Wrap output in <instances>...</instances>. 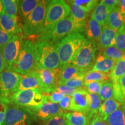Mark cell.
I'll list each match as a JSON object with an SVG mask.
<instances>
[{"instance_id": "cell-38", "label": "cell", "mask_w": 125, "mask_h": 125, "mask_svg": "<svg viewBox=\"0 0 125 125\" xmlns=\"http://www.w3.org/2000/svg\"><path fill=\"white\" fill-rule=\"evenodd\" d=\"M65 113L57 115L45 121L44 125H65L67 122Z\"/></svg>"}, {"instance_id": "cell-41", "label": "cell", "mask_w": 125, "mask_h": 125, "mask_svg": "<svg viewBox=\"0 0 125 125\" xmlns=\"http://www.w3.org/2000/svg\"><path fill=\"white\" fill-rule=\"evenodd\" d=\"M63 96L64 95H62L60 92L54 90V91L49 94V95L47 96V98H48V100L51 102L57 104L60 102L62 98L63 97Z\"/></svg>"}, {"instance_id": "cell-45", "label": "cell", "mask_w": 125, "mask_h": 125, "mask_svg": "<svg viewBox=\"0 0 125 125\" xmlns=\"http://www.w3.org/2000/svg\"><path fill=\"white\" fill-rule=\"evenodd\" d=\"M7 108L8 104L0 101V125H2Z\"/></svg>"}, {"instance_id": "cell-7", "label": "cell", "mask_w": 125, "mask_h": 125, "mask_svg": "<svg viewBox=\"0 0 125 125\" xmlns=\"http://www.w3.org/2000/svg\"><path fill=\"white\" fill-rule=\"evenodd\" d=\"M70 15L69 5L62 0H53L50 1L47 7L43 32L48 30L56 24L64 19Z\"/></svg>"}, {"instance_id": "cell-27", "label": "cell", "mask_w": 125, "mask_h": 125, "mask_svg": "<svg viewBox=\"0 0 125 125\" xmlns=\"http://www.w3.org/2000/svg\"><path fill=\"white\" fill-rule=\"evenodd\" d=\"M125 75V56L115 62L113 69L108 74V77L112 83L116 82L118 79Z\"/></svg>"}, {"instance_id": "cell-33", "label": "cell", "mask_w": 125, "mask_h": 125, "mask_svg": "<svg viewBox=\"0 0 125 125\" xmlns=\"http://www.w3.org/2000/svg\"><path fill=\"white\" fill-rule=\"evenodd\" d=\"M99 97L103 101L113 98L114 97V88L112 82H107L103 83L100 92Z\"/></svg>"}, {"instance_id": "cell-21", "label": "cell", "mask_w": 125, "mask_h": 125, "mask_svg": "<svg viewBox=\"0 0 125 125\" xmlns=\"http://www.w3.org/2000/svg\"><path fill=\"white\" fill-rule=\"evenodd\" d=\"M86 34L90 41L97 42L99 40L102 31L103 26L98 23L91 16L86 23Z\"/></svg>"}, {"instance_id": "cell-37", "label": "cell", "mask_w": 125, "mask_h": 125, "mask_svg": "<svg viewBox=\"0 0 125 125\" xmlns=\"http://www.w3.org/2000/svg\"><path fill=\"white\" fill-rule=\"evenodd\" d=\"M104 83L99 82H91L84 83V86L86 87V90L89 93L99 94L102 86Z\"/></svg>"}, {"instance_id": "cell-50", "label": "cell", "mask_w": 125, "mask_h": 125, "mask_svg": "<svg viewBox=\"0 0 125 125\" xmlns=\"http://www.w3.org/2000/svg\"><path fill=\"white\" fill-rule=\"evenodd\" d=\"M123 109L125 111V103L123 104Z\"/></svg>"}, {"instance_id": "cell-13", "label": "cell", "mask_w": 125, "mask_h": 125, "mask_svg": "<svg viewBox=\"0 0 125 125\" xmlns=\"http://www.w3.org/2000/svg\"><path fill=\"white\" fill-rule=\"evenodd\" d=\"M31 111L33 112L35 117L44 121L57 115L64 114L59 104L51 102L48 98L40 106Z\"/></svg>"}, {"instance_id": "cell-2", "label": "cell", "mask_w": 125, "mask_h": 125, "mask_svg": "<svg viewBox=\"0 0 125 125\" xmlns=\"http://www.w3.org/2000/svg\"><path fill=\"white\" fill-rule=\"evenodd\" d=\"M88 41L80 32H75L66 36L56 43L60 67L71 64L79 50Z\"/></svg>"}, {"instance_id": "cell-46", "label": "cell", "mask_w": 125, "mask_h": 125, "mask_svg": "<svg viewBox=\"0 0 125 125\" xmlns=\"http://www.w3.org/2000/svg\"><path fill=\"white\" fill-rule=\"evenodd\" d=\"M89 125H109L108 123H105L98 115L95 116L92 119L89 123Z\"/></svg>"}, {"instance_id": "cell-42", "label": "cell", "mask_w": 125, "mask_h": 125, "mask_svg": "<svg viewBox=\"0 0 125 125\" xmlns=\"http://www.w3.org/2000/svg\"><path fill=\"white\" fill-rule=\"evenodd\" d=\"M71 102V97L64 96L62 98L60 102L59 103V105L60 106L61 109L64 110H70V105Z\"/></svg>"}, {"instance_id": "cell-23", "label": "cell", "mask_w": 125, "mask_h": 125, "mask_svg": "<svg viewBox=\"0 0 125 125\" xmlns=\"http://www.w3.org/2000/svg\"><path fill=\"white\" fill-rule=\"evenodd\" d=\"M125 23V20L123 19L119 9L117 7L110 12L105 25L118 32Z\"/></svg>"}, {"instance_id": "cell-1", "label": "cell", "mask_w": 125, "mask_h": 125, "mask_svg": "<svg viewBox=\"0 0 125 125\" xmlns=\"http://www.w3.org/2000/svg\"><path fill=\"white\" fill-rule=\"evenodd\" d=\"M60 67L56 44L39 39L34 43V67L33 70H55Z\"/></svg>"}, {"instance_id": "cell-43", "label": "cell", "mask_w": 125, "mask_h": 125, "mask_svg": "<svg viewBox=\"0 0 125 125\" xmlns=\"http://www.w3.org/2000/svg\"><path fill=\"white\" fill-rule=\"evenodd\" d=\"M101 2L105 5L111 12L118 5V1L117 0H103L101 1Z\"/></svg>"}, {"instance_id": "cell-28", "label": "cell", "mask_w": 125, "mask_h": 125, "mask_svg": "<svg viewBox=\"0 0 125 125\" xmlns=\"http://www.w3.org/2000/svg\"><path fill=\"white\" fill-rule=\"evenodd\" d=\"M101 105V100L99 96L96 94L89 93V108L87 115V118L89 121L98 115V110Z\"/></svg>"}, {"instance_id": "cell-10", "label": "cell", "mask_w": 125, "mask_h": 125, "mask_svg": "<svg viewBox=\"0 0 125 125\" xmlns=\"http://www.w3.org/2000/svg\"><path fill=\"white\" fill-rule=\"evenodd\" d=\"M97 49L96 42L89 41L79 50L71 64L87 72L91 67H93Z\"/></svg>"}, {"instance_id": "cell-5", "label": "cell", "mask_w": 125, "mask_h": 125, "mask_svg": "<svg viewBox=\"0 0 125 125\" xmlns=\"http://www.w3.org/2000/svg\"><path fill=\"white\" fill-rule=\"evenodd\" d=\"M34 67V43L32 41L26 40L23 42L21 50L12 71L21 75H25L31 73Z\"/></svg>"}, {"instance_id": "cell-32", "label": "cell", "mask_w": 125, "mask_h": 125, "mask_svg": "<svg viewBox=\"0 0 125 125\" xmlns=\"http://www.w3.org/2000/svg\"><path fill=\"white\" fill-rule=\"evenodd\" d=\"M103 54L115 62L121 60L125 56V52L118 49L115 46H111L104 49Z\"/></svg>"}, {"instance_id": "cell-25", "label": "cell", "mask_w": 125, "mask_h": 125, "mask_svg": "<svg viewBox=\"0 0 125 125\" xmlns=\"http://www.w3.org/2000/svg\"><path fill=\"white\" fill-rule=\"evenodd\" d=\"M70 8V18L78 23H85L88 12L83 8L76 5L71 1H67Z\"/></svg>"}, {"instance_id": "cell-44", "label": "cell", "mask_w": 125, "mask_h": 125, "mask_svg": "<svg viewBox=\"0 0 125 125\" xmlns=\"http://www.w3.org/2000/svg\"><path fill=\"white\" fill-rule=\"evenodd\" d=\"M117 82H118L120 90H121L122 96L123 100V104H124L125 103V75L120 78Z\"/></svg>"}, {"instance_id": "cell-3", "label": "cell", "mask_w": 125, "mask_h": 125, "mask_svg": "<svg viewBox=\"0 0 125 125\" xmlns=\"http://www.w3.org/2000/svg\"><path fill=\"white\" fill-rule=\"evenodd\" d=\"M85 23H78L68 16L61 20L48 30L44 31L39 39L48 41L56 44L61 40L70 34L82 32Z\"/></svg>"}, {"instance_id": "cell-12", "label": "cell", "mask_w": 125, "mask_h": 125, "mask_svg": "<svg viewBox=\"0 0 125 125\" xmlns=\"http://www.w3.org/2000/svg\"><path fill=\"white\" fill-rule=\"evenodd\" d=\"M35 71L37 73L40 80L41 91L45 95L54 91L58 86L60 68L55 70L41 69Z\"/></svg>"}, {"instance_id": "cell-8", "label": "cell", "mask_w": 125, "mask_h": 125, "mask_svg": "<svg viewBox=\"0 0 125 125\" xmlns=\"http://www.w3.org/2000/svg\"><path fill=\"white\" fill-rule=\"evenodd\" d=\"M35 118L30 109L13 104H8L2 125H31Z\"/></svg>"}, {"instance_id": "cell-40", "label": "cell", "mask_w": 125, "mask_h": 125, "mask_svg": "<svg viewBox=\"0 0 125 125\" xmlns=\"http://www.w3.org/2000/svg\"><path fill=\"white\" fill-rule=\"evenodd\" d=\"M79 89H75L65 86H58L56 88L55 90L60 92L64 96H72Z\"/></svg>"}, {"instance_id": "cell-26", "label": "cell", "mask_w": 125, "mask_h": 125, "mask_svg": "<svg viewBox=\"0 0 125 125\" xmlns=\"http://www.w3.org/2000/svg\"><path fill=\"white\" fill-rule=\"evenodd\" d=\"M67 122L71 125H89L87 115L81 112L74 111L65 114Z\"/></svg>"}, {"instance_id": "cell-31", "label": "cell", "mask_w": 125, "mask_h": 125, "mask_svg": "<svg viewBox=\"0 0 125 125\" xmlns=\"http://www.w3.org/2000/svg\"><path fill=\"white\" fill-rule=\"evenodd\" d=\"M106 122L109 125H125V111L118 109L108 117Z\"/></svg>"}, {"instance_id": "cell-6", "label": "cell", "mask_w": 125, "mask_h": 125, "mask_svg": "<svg viewBox=\"0 0 125 125\" xmlns=\"http://www.w3.org/2000/svg\"><path fill=\"white\" fill-rule=\"evenodd\" d=\"M47 98V96L38 89L20 90L10 98V104L32 110L38 107Z\"/></svg>"}, {"instance_id": "cell-11", "label": "cell", "mask_w": 125, "mask_h": 125, "mask_svg": "<svg viewBox=\"0 0 125 125\" xmlns=\"http://www.w3.org/2000/svg\"><path fill=\"white\" fill-rule=\"evenodd\" d=\"M23 42L21 35L19 34L14 35L2 49L4 70L12 71V67L21 50Z\"/></svg>"}, {"instance_id": "cell-16", "label": "cell", "mask_w": 125, "mask_h": 125, "mask_svg": "<svg viewBox=\"0 0 125 125\" xmlns=\"http://www.w3.org/2000/svg\"><path fill=\"white\" fill-rule=\"evenodd\" d=\"M40 89V83L37 73L32 70L29 74L21 76L19 83L18 91Z\"/></svg>"}, {"instance_id": "cell-19", "label": "cell", "mask_w": 125, "mask_h": 125, "mask_svg": "<svg viewBox=\"0 0 125 125\" xmlns=\"http://www.w3.org/2000/svg\"><path fill=\"white\" fill-rule=\"evenodd\" d=\"M116 34L117 31L108 27L107 25L103 26L100 37L98 40L101 48L105 49L109 47L115 46Z\"/></svg>"}, {"instance_id": "cell-30", "label": "cell", "mask_w": 125, "mask_h": 125, "mask_svg": "<svg viewBox=\"0 0 125 125\" xmlns=\"http://www.w3.org/2000/svg\"><path fill=\"white\" fill-rule=\"evenodd\" d=\"M109 78L108 74H104L101 72L91 70L88 71L84 76V83L91 82H99L105 83L107 82Z\"/></svg>"}, {"instance_id": "cell-18", "label": "cell", "mask_w": 125, "mask_h": 125, "mask_svg": "<svg viewBox=\"0 0 125 125\" xmlns=\"http://www.w3.org/2000/svg\"><path fill=\"white\" fill-rule=\"evenodd\" d=\"M116 62L108 58L103 54H98L92 69L94 71H99L104 74H109L113 69Z\"/></svg>"}, {"instance_id": "cell-39", "label": "cell", "mask_w": 125, "mask_h": 125, "mask_svg": "<svg viewBox=\"0 0 125 125\" xmlns=\"http://www.w3.org/2000/svg\"><path fill=\"white\" fill-rule=\"evenodd\" d=\"M13 35L5 31L0 27V51H2L5 45L11 39Z\"/></svg>"}, {"instance_id": "cell-49", "label": "cell", "mask_w": 125, "mask_h": 125, "mask_svg": "<svg viewBox=\"0 0 125 125\" xmlns=\"http://www.w3.org/2000/svg\"><path fill=\"white\" fill-rule=\"evenodd\" d=\"M4 12V8H3L2 1L0 0V16L2 15Z\"/></svg>"}, {"instance_id": "cell-20", "label": "cell", "mask_w": 125, "mask_h": 125, "mask_svg": "<svg viewBox=\"0 0 125 125\" xmlns=\"http://www.w3.org/2000/svg\"><path fill=\"white\" fill-rule=\"evenodd\" d=\"M122 104L115 100H107L101 104L98 110V116L102 119L104 121H106L108 117L112 113L120 108Z\"/></svg>"}, {"instance_id": "cell-24", "label": "cell", "mask_w": 125, "mask_h": 125, "mask_svg": "<svg viewBox=\"0 0 125 125\" xmlns=\"http://www.w3.org/2000/svg\"><path fill=\"white\" fill-rule=\"evenodd\" d=\"M110 12L108 8L101 1L93 9L91 16L100 24L104 26L107 23Z\"/></svg>"}, {"instance_id": "cell-9", "label": "cell", "mask_w": 125, "mask_h": 125, "mask_svg": "<svg viewBox=\"0 0 125 125\" xmlns=\"http://www.w3.org/2000/svg\"><path fill=\"white\" fill-rule=\"evenodd\" d=\"M21 76L12 71L4 70L0 73V101L10 104V98L18 92Z\"/></svg>"}, {"instance_id": "cell-17", "label": "cell", "mask_w": 125, "mask_h": 125, "mask_svg": "<svg viewBox=\"0 0 125 125\" xmlns=\"http://www.w3.org/2000/svg\"><path fill=\"white\" fill-rule=\"evenodd\" d=\"M0 27L12 35H18L22 32L18 24V19L12 18L4 12L0 16Z\"/></svg>"}, {"instance_id": "cell-14", "label": "cell", "mask_w": 125, "mask_h": 125, "mask_svg": "<svg viewBox=\"0 0 125 125\" xmlns=\"http://www.w3.org/2000/svg\"><path fill=\"white\" fill-rule=\"evenodd\" d=\"M89 108V93L86 89H79L71 96L70 111L81 112L88 115Z\"/></svg>"}, {"instance_id": "cell-15", "label": "cell", "mask_w": 125, "mask_h": 125, "mask_svg": "<svg viewBox=\"0 0 125 125\" xmlns=\"http://www.w3.org/2000/svg\"><path fill=\"white\" fill-rule=\"evenodd\" d=\"M60 67L59 81L62 82H65L75 78L84 76L87 73L85 70H81L72 64H68Z\"/></svg>"}, {"instance_id": "cell-35", "label": "cell", "mask_w": 125, "mask_h": 125, "mask_svg": "<svg viewBox=\"0 0 125 125\" xmlns=\"http://www.w3.org/2000/svg\"><path fill=\"white\" fill-rule=\"evenodd\" d=\"M115 46L122 51H125V23L117 32Z\"/></svg>"}, {"instance_id": "cell-22", "label": "cell", "mask_w": 125, "mask_h": 125, "mask_svg": "<svg viewBox=\"0 0 125 125\" xmlns=\"http://www.w3.org/2000/svg\"><path fill=\"white\" fill-rule=\"evenodd\" d=\"M40 2V0H21L19 1V13L22 21L29 16Z\"/></svg>"}, {"instance_id": "cell-52", "label": "cell", "mask_w": 125, "mask_h": 125, "mask_svg": "<svg viewBox=\"0 0 125 125\" xmlns=\"http://www.w3.org/2000/svg\"></svg>"}, {"instance_id": "cell-29", "label": "cell", "mask_w": 125, "mask_h": 125, "mask_svg": "<svg viewBox=\"0 0 125 125\" xmlns=\"http://www.w3.org/2000/svg\"><path fill=\"white\" fill-rule=\"evenodd\" d=\"M19 1L17 0H2L4 13L15 19H18Z\"/></svg>"}, {"instance_id": "cell-34", "label": "cell", "mask_w": 125, "mask_h": 125, "mask_svg": "<svg viewBox=\"0 0 125 125\" xmlns=\"http://www.w3.org/2000/svg\"><path fill=\"white\" fill-rule=\"evenodd\" d=\"M58 86H65L75 89H82L84 86V76L75 78L65 82L59 81Z\"/></svg>"}, {"instance_id": "cell-48", "label": "cell", "mask_w": 125, "mask_h": 125, "mask_svg": "<svg viewBox=\"0 0 125 125\" xmlns=\"http://www.w3.org/2000/svg\"><path fill=\"white\" fill-rule=\"evenodd\" d=\"M4 70V60H3L2 53V51H0V73Z\"/></svg>"}, {"instance_id": "cell-51", "label": "cell", "mask_w": 125, "mask_h": 125, "mask_svg": "<svg viewBox=\"0 0 125 125\" xmlns=\"http://www.w3.org/2000/svg\"><path fill=\"white\" fill-rule=\"evenodd\" d=\"M65 125H70L69 123H68V122H66V124H65Z\"/></svg>"}, {"instance_id": "cell-47", "label": "cell", "mask_w": 125, "mask_h": 125, "mask_svg": "<svg viewBox=\"0 0 125 125\" xmlns=\"http://www.w3.org/2000/svg\"><path fill=\"white\" fill-rule=\"evenodd\" d=\"M118 8L119 9L121 15L125 20V0H119L118 1Z\"/></svg>"}, {"instance_id": "cell-4", "label": "cell", "mask_w": 125, "mask_h": 125, "mask_svg": "<svg viewBox=\"0 0 125 125\" xmlns=\"http://www.w3.org/2000/svg\"><path fill=\"white\" fill-rule=\"evenodd\" d=\"M51 1L41 0L29 16L23 21L22 31L28 37L40 36L43 32L47 7Z\"/></svg>"}, {"instance_id": "cell-36", "label": "cell", "mask_w": 125, "mask_h": 125, "mask_svg": "<svg viewBox=\"0 0 125 125\" xmlns=\"http://www.w3.org/2000/svg\"><path fill=\"white\" fill-rule=\"evenodd\" d=\"M71 1L76 5L83 8L88 13L97 7L98 2L96 0H74Z\"/></svg>"}]
</instances>
